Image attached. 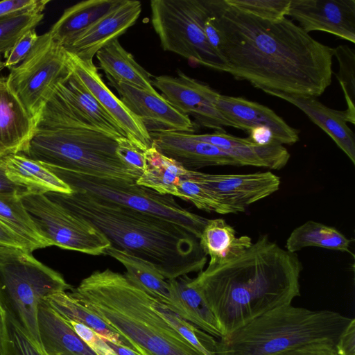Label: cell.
Returning <instances> with one entry per match:
<instances>
[{
  "label": "cell",
  "mask_w": 355,
  "mask_h": 355,
  "mask_svg": "<svg viewBox=\"0 0 355 355\" xmlns=\"http://www.w3.org/2000/svg\"><path fill=\"white\" fill-rule=\"evenodd\" d=\"M225 72L262 89L300 97L322 95L331 85L334 48L286 17L266 20L225 0H210Z\"/></svg>",
  "instance_id": "obj_1"
},
{
  "label": "cell",
  "mask_w": 355,
  "mask_h": 355,
  "mask_svg": "<svg viewBox=\"0 0 355 355\" xmlns=\"http://www.w3.org/2000/svg\"><path fill=\"white\" fill-rule=\"evenodd\" d=\"M302 265L295 253L267 235L234 259L209 265L191 284L215 316L224 336L300 294Z\"/></svg>",
  "instance_id": "obj_2"
},
{
  "label": "cell",
  "mask_w": 355,
  "mask_h": 355,
  "mask_svg": "<svg viewBox=\"0 0 355 355\" xmlns=\"http://www.w3.org/2000/svg\"><path fill=\"white\" fill-rule=\"evenodd\" d=\"M44 194L96 227L111 245L154 266L166 279L199 272L207 262L199 239L165 218L80 191Z\"/></svg>",
  "instance_id": "obj_3"
},
{
  "label": "cell",
  "mask_w": 355,
  "mask_h": 355,
  "mask_svg": "<svg viewBox=\"0 0 355 355\" xmlns=\"http://www.w3.org/2000/svg\"><path fill=\"white\" fill-rule=\"evenodd\" d=\"M35 122L33 134L20 153L31 159L48 167L132 182L142 173L119 157V139L92 125L56 92Z\"/></svg>",
  "instance_id": "obj_4"
},
{
  "label": "cell",
  "mask_w": 355,
  "mask_h": 355,
  "mask_svg": "<svg viewBox=\"0 0 355 355\" xmlns=\"http://www.w3.org/2000/svg\"><path fill=\"white\" fill-rule=\"evenodd\" d=\"M68 292L132 344L141 355H205L157 309L155 301L124 275L96 270Z\"/></svg>",
  "instance_id": "obj_5"
},
{
  "label": "cell",
  "mask_w": 355,
  "mask_h": 355,
  "mask_svg": "<svg viewBox=\"0 0 355 355\" xmlns=\"http://www.w3.org/2000/svg\"><path fill=\"white\" fill-rule=\"evenodd\" d=\"M352 320L334 311L286 305L219 338L216 355H274L311 343L336 345Z\"/></svg>",
  "instance_id": "obj_6"
},
{
  "label": "cell",
  "mask_w": 355,
  "mask_h": 355,
  "mask_svg": "<svg viewBox=\"0 0 355 355\" xmlns=\"http://www.w3.org/2000/svg\"><path fill=\"white\" fill-rule=\"evenodd\" d=\"M71 286L23 248L0 244V304L39 343L37 312L49 295Z\"/></svg>",
  "instance_id": "obj_7"
},
{
  "label": "cell",
  "mask_w": 355,
  "mask_h": 355,
  "mask_svg": "<svg viewBox=\"0 0 355 355\" xmlns=\"http://www.w3.org/2000/svg\"><path fill=\"white\" fill-rule=\"evenodd\" d=\"M150 10L153 27L164 51L225 72L224 59L204 31L209 0H153Z\"/></svg>",
  "instance_id": "obj_8"
},
{
  "label": "cell",
  "mask_w": 355,
  "mask_h": 355,
  "mask_svg": "<svg viewBox=\"0 0 355 355\" xmlns=\"http://www.w3.org/2000/svg\"><path fill=\"white\" fill-rule=\"evenodd\" d=\"M47 167L73 191L154 214L182 226L198 239L209 219L179 205L173 196L122 180L106 179L56 168Z\"/></svg>",
  "instance_id": "obj_9"
},
{
  "label": "cell",
  "mask_w": 355,
  "mask_h": 355,
  "mask_svg": "<svg viewBox=\"0 0 355 355\" xmlns=\"http://www.w3.org/2000/svg\"><path fill=\"white\" fill-rule=\"evenodd\" d=\"M71 73L67 51L49 31L40 35L24 60L10 69V88L34 121L54 94L58 84Z\"/></svg>",
  "instance_id": "obj_10"
},
{
  "label": "cell",
  "mask_w": 355,
  "mask_h": 355,
  "mask_svg": "<svg viewBox=\"0 0 355 355\" xmlns=\"http://www.w3.org/2000/svg\"><path fill=\"white\" fill-rule=\"evenodd\" d=\"M20 200L49 246L97 256L105 254L111 245L96 227L73 215L44 193H27L20 197Z\"/></svg>",
  "instance_id": "obj_11"
},
{
  "label": "cell",
  "mask_w": 355,
  "mask_h": 355,
  "mask_svg": "<svg viewBox=\"0 0 355 355\" xmlns=\"http://www.w3.org/2000/svg\"><path fill=\"white\" fill-rule=\"evenodd\" d=\"M152 83L173 107L184 115L192 116L198 125L217 131H225V127L239 129L216 107L220 94L182 71H178L177 77L156 76Z\"/></svg>",
  "instance_id": "obj_12"
},
{
  "label": "cell",
  "mask_w": 355,
  "mask_h": 355,
  "mask_svg": "<svg viewBox=\"0 0 355 355\" xmlns=\"http://www.w3.org/2000/svg\"><path fill=\"white\" fill-rule=\"evenodd\" d=\"M189 176L209 191L234 214L277 191L280 178L270 171L243 174H210L189 170Z\"/></svg>",
  "instance_id": "obj_13"
},
{
  "label": "cell",
  "mask_w": 355,
  "mask_h": 355,
  "mask_svg": "<svg viewBox=\"0 0 355 355\" xmlns=\"http://www.w3.org/2000/svg\"><path fill=\"white\" fill-rule=\"evenodd\" d=\"M67 51V50H66ZM71 72L117 123L125 137L143 152L153 141L145 125L106 86L93 60H84L67 51Z\"/></svg>",
  "instance_id": "obj_14"
},
{
  "label": "cell",
  "mask_w": 355,
  "mask_h": 355,
  "mask_svg": "<svg viewBox=\"0 0 355 355\" xmlns=\"http://www.w3.org/2000/svg\"><path fill=\"white\" fill-rule=\"evenodd\" d=\"M286 16L307 33L321 31L355 42V0H291Z\"/></svg>",
  "instance_id": "obj_15"
},
{
  "label": "cell",
  "mask_w": 355,
  "mask_h": 355,
  "mask_svg": "<svg viewBox=\"0 0 355 355\" xmlns=\"http://www.w3.org/2000/svg\"><path fill=\"white\" fill-rule=\"evenodd\" d=\"M115 88L121 101L140 119L149 133L159 131H175L193 133L196 124L189 116L173 107L159 93L145 90L108 79Z\"/></svg>",
  "instance_id": "obj_16"
},
{
  "label": "cell",
  "mask_w": 355,
  "mask_h": 355,
  "mask_svg": "<svg viewBox=\"0 0 355 355\" xmlns=\"http://www.w3.org/2000/svg\"><path fill=\"white\" fill-rule=\"evenodd\" d=\"M141 12L140 1L121 0L64 48L82 60H93L100 49L118 39L132 26Z\"/></svg>",
  "instance_id": "obj_17"
},
{
  "label": "cell",
  "mask_w": 355,
  "mask_h": 355,
  "mask_svg": "<svg viewBox=\"0 0 355 355\" xmlns=\"http://www.w3.org/2000/svg\"><path fill=\"white\" fill-rule=\"evenodd\" d=\"M153 146L162 155L190 171L212 166H236L238 162L218 147L191 138L189 133L159 131L150 133Z\"/></svg>",
  "instance_id": "obj_18"
},
{
  "label": "cell",
  "mask_w": 355,
  "mask_h": 355,
  "mask_svg": "<svg viewBox=\"0 0 355 355\" xmlns=\"http://www.w3.org/2000/svg\"><path fill=\"white\" fill-rule=\"evenodd\" d=\"M216 107L240 130L248 131L251 128L266 126L273 132L279 144L292 145L299 140V130L287 124L269 107L243 97L219 94Z\"/></svg>",
  "instance_id": "obj_19"
},
{
  "label": "cell",
  "mask_w": 355,
  "mask_h": 355,
  "mask_svg": "<svg viewBox=\"0 0 355 355\" xmlns=\"http://www.w3.org/2000/svg\"><path fill=\"white\" fill-rule=\"evenodd\" d=\"M191 138L209 143L234 158L239 166H251L279 170L290 159V153L282 145L259 146L249 138H241L217 131L213 134L189 133Z\"/></svg>",
  "instance_id": "obj_20"
},
{
  "label": "cell",
  "mask_w": 355,
  "mask_h": 355,
  "mask_svg": "<svg viewBox=\"0 0 355 355\" xmlns=\"http://www.w3.org/2000/svg\"><path fill=\"white\" fill-rule=\"evenodd\" d=\"M35 122L0 76V157L21 153L31 138Z\"/></svg>",
  "instance_id": "obj_21"
},
{
  "label": "cell",
  "mask_w": 355,
  "mask_h": 355,
  "mask_svg": "<svg viewBox=\"0 0 355 355\" xmlns=\"http://www.w3.org/2000/svg\"><path fill=\"white\" fill-rule=\"evenodd\" d=\"M265 93L278 97L294 105L318 126L322 129L355 164V137L347 125L345 111L331 109L314 97H300L279 92L262 89Z\"/></svg>",
  "instance_id": "obj_22"
},
{
  "label": "cell",
  "mask_w": 355,
  "mask_h": 355,
  "mask_svg": "<svg viewBox=\"0 0 355 355\" xmlns=\"http://www.w3.org/2000/svg\"><path fill=\"white\" fill-rule=\"evenodd\" d=\"M125 268V277L185 320L184 311L168 279L150 263L110 245L105 252Z\"/></svg>",
  "instance_id": "obj_23"
},
{
  "label": "cell",
  "mask_w": 355,
  "mask_h": 355,
  "mask_svg": "<svg viewBox=\"0 0 355 355\" xmlns=\"http://www.w3.org/2000/svg\"><path fill=\"white\" fill-rule=\"evenodd\" d=\"M40 345L46 355H96L44 300L38 307Z\"/></svg>",
  "instance_id": "obj_24"
},
{
  "label": "cell",
  "mask_w": 355,
  "mask_h": 355,
  "mask_svg": "<svg viewBox=\"0 0 355 355\" xmlns=\"http://www.w3.org/2000/svg\"><path fill=\"white\" fill-rule=\"evenodd\" d=\"M2 159L8 178L31 193L69 194L73 192L66 182L37 161L21 153L10 154Z\"/></svg>",
  "instance_id": "obj_25"
},
{
  "label": "cell",
  "mask_w": 355,
  "mask_h": 355,
  "mask_svg": "<svg viewBox=\"0 0 355 355\" xmlns=\"http://www.w3.org/2000/svg\"><path fill=\"white\" fill-rule=\"evenodd\" d=\"M101 69L107 79L124 83L151 94H157L151 76L121 45L118 39L112 41L96 54Z\"/></svg>",
  "instance_id": "obj_26"
},
{
  "label": "cell",
  "mask_w": 355,
  "mask_h": 355,
  "mask_svg": "<svg viewBox=\"0 0 355 355\" xmlns=\"http://www.w3.org/2000/svg\"><path fill=\"white\" fill-rule=\"evenodd\" d=\"M121 0H87L64 10L49 32L64 47L71 44L95 21L118 5Z\"/></svg>",
  "instance_id": "obj_27"
},
{
  "label": "cell",
  "mask_w": 355,
  "mask_h": 355,
  "mask_svg": "<svg viewBox=\"0 0 355 355\" xmlns=\"http://www.w3.org/2000/svg\"><path fill=\"white\" fill-rule=\"evenodd\" d=\"M199 243L210 258L209 265L227 263L241 254L252 244L250 236H237L234 228L223 218L209 219L199 238Z\"/></svg>",
  "instance_id": "obj_28"
},
{
  "label": "cell",
  "mask_w": 355,
  "mask_h": 355,
  "mask_svg": "<svg viewBox=\"0 0 355 355\" xmlns=\"http://www.w3.org/2000/svg\"><path fill=\"white\" fill-rule=\"evenodd\" d=\"M55 92L66 99L94 127L115 138H126L117 123L72 72L58 84Z\"/></svg>",
  "instance_id": "obj_29"
},
{
  "label": "cell",
  "mask_w": 355,
  "mask_h": 355,
  "mask_svg": "<svg viewBox=\"0 0 355 355\" xmlns=\"http://www.w3.org/2000/svg\"><path fill=\"white\" fill-rule=\"evenodd\" d=\"M144 157L145 168L136 183L161 194L178 197V187L188 170L153 146L144 152Z\"/></svg>",
  "instance_id": "obj_30"
},
{
  "label": "cell",
  "mask_w": 355,
  "mask_h": 355,
  "mask_svg": "<svg viewBox=\"0 0 355 355\" xmlns=\"http://www.w3.org/2000/svg\"><path fill=\"white\" fill-rule=\"evenodd\" d=\"M44 300L66 320L81 323L92 329L104 340L128 347L136 352L131 343L121 336L104 320L74 300L68 292L53 293L45 297Z\"/></svg>",
  "instance_id": "obj_31"
},
{
  "label": "cell",
  "mask_w": 355,
  "mask_h": 355,
  "mask_svg": "<svg viewBox=\"0 0 355 355\" xmlns=\"http://www.w3.org/2000/svg\"><path fill=\"white\" fill-rule=\"evenodd\" d=\"M191 281L188 275L168 280L184 311L185 320L213 337H223L215 316Z\"/></svg>",
  "instance_id": "obj_32"
},
{
  "label": "cell",
  "mask_w": 355,
  "mask_h": 355,
  "mask_svg": "<svg viewBox=\"0 0 355 355\" xmlns=\"http://www.w3.org/2000/svg\"><path fill=\"white\" fill-rule=\"evenodd\" d=\"M351 240L336 228L309 220L293 230L286 243V250L296 252L307 247H319L351 253Z\"/></svg>",
  "instance_id": "obj_33"
},
{
  "label": "cell",
  "mask_w": 355,
  "mask_h": 355,
  "mask_svg": "<svg viewBox=\"0 0 355 355\" xmlns=\"http://www.w3.org/2000/svg\"><path fill=\"white\" fill-rule=\"evenodd\" d=\"M0 223L23 240L31 252L49 246L37 231L19 198L0 197Z\"/></svg>",
  "instance_id": "obj_34"
},
{
  "label": "cell",
  "mask_w": 355,
  "mask_h": 355,
  "mask_svg": "<svg viewBox=\"0 0 355 355\" xmlns=\"http://www.w3.org/2000/svg\"><path fill=\"white\" fill-rule=\"evenodd\" d=\"M44 10H33L0 18V55H8L17 42L35 29L44 18Z\"/></svg>",
  "instance_id": "obj_35"
},
{
  "label": "cell",
  "mask_w": 355,
  "mask_h": 355,
  "mask_svg": "<svg viewBox=\"0 0 355 355\" xmlns=\"http://www.w3.org/2000/svg\"><path fill=\"white\" fill-rule=\"evenodd\" d=\"M155 306L168 322L194 347L205 355H216L217 340L156 300Z\"/></svg>",
  "instance_id": "obj_36"
},
{
  "label": "cell",
  "mask_w": 355,
  "mask_h": 355,
  "mask_svg": "<svg viewBox=\"0 0 355 355\" xmlns=\"http://www.w3.org/2000/svg\"><path fill=\"white\" fill-rule=\"evenodd\" d=\"M335 56L339 64L336 78L343 91L347 107L345 110L348 122L355 123V53L347 45L334 48Z\"/></svg>",
  "instance_id": "obj_37"
},
{
  "label": "cell",
  "mask_w": 355,
  "mask_h": 355,
  "mask_svg": "<svg viewBox=\"0 0 355 355\" xmlns=\"http://www.w3.org/2000/svg\"><path fill=\"white\" fill-rule=\"evenodd\" d=\"M0 355H46L39 343L6 314Z\"/></svg>",
  "instance_id": "obj_38"
},
{
  "label": "cell",
  "mask_w": 355,
  "mask_h": 355,
  "mask_svg": "<svg viewBox=\"0 0 355 355\" xmlns=\"http://www.w3.org/2000/svg\"><path fill=\"white\" fill-rule=\"evenodd\" d=\"M178 198L189 201L198 209L220 214H234L233 210L220 201L209 191L191 180L189 170L178 187Z\"/></svg>",
  "instance_id": "obj_39"
},
{
  "label": "cell",
  "mask_w": 355,
  "mask_h": 355,
  "mask_svg": "<svg viewBox=\"0 0 355 355\" xmlns=\"http://www.w3.org/2000/svg\"><path fill=\"white\" fill-rule=\"evenodd\" d=\"M247 13L266 20H278L287 15L291 0H225Z\"/></svg>",
  "instance_id": "obj_40"
},
{
  "label": "cell",
  "mask_w": 355,
  "mask_h": 355,
  "mask_svg": "<svg viewBox=\"0 0 355 355\" xmlns=\"http://www.w3.org/2000/svg\"><path fill=\"white\" fill-rule=\"evenodd\" d=\"M66 320L77 335L96 355H117L107 345L105 340L102 338L92 329L81 323L72 320Z\"/></svg>",
  "instance_id": "obj_41"
},
{
  "label": "cell",
  "mask_w": 355,
  "mask_h": 355,
  "mask_svg": "<svg viewBox=\"0 0 355 355\" xmlns=\"http://www.w3.org/2000/svg\"><path fill=\"white\" fill-rule=\"evenodd\" d=\"M39 35L35 29L26 33L15 44L4 61L5 68L11 69L20 64L34 46Z\"/></svg>",
  "instance_id": "obj_42"
},
{
  "label": "cell",
  "mask_w": 355,
  "mask_h": 355,
  "mask_svg": "<svg viewBox=\"0 0 355 355\" xmlns=\"http://www.w3.org/2000/svg\"><path fill=\"white\" fill-rule=\"evenodd\" d=\"M116 152L125 164L143 172L146 164L144 152L137 148L128 139L122 137L118 139Z\"/></svg>",
  "instance_id": "obj_43"
},
{
  "label": "cell",
  "mask_w": 355,
  "mask_h": 355,
  "mask_svg": "<svg viewBox=\"0 0 355 355\" xmlns=\"http://www.w3.org/2000/svg\"><path fill=\"white\" fill-rule=\"evenodd\" d=\"M49 2V0H4L0 1V18L29 10H44Z\"/></svg>",
  "instance_id": "obj_44"
},
{
  "label": "cell",
  "mask_w": 355,
  "mask_h": 355,
  "mask_svg": "<svg viewBox=\"0 0 355 355\" xmlns=\"http://www.w3.org/2000/svg\"><path fill=\"white\" fill-rule=\"evenodd\" d=\"M274 355H337L335 345L328 342L315 343L291 349Z\"/></svg>",
  "instance_id": "obj_45"
},
{
  "label": "cell",
  "mask_w": 355,
  "mask_h": 355,
  "mask_svg": "<svg viewBox=\"0 0 355 355\" xmlns=\"http://www.w3.org/2000/svg\"><path fill=\"white\" fill-rule=\"evenodd\" d=\"M335 349L337 355H355V320L352 318L340 336Z\"/></svg>",
  "instance_id": "obj_46"
},
{
  "label": "cell",
  "mask_w": 355,
  "mask_h": 355,
  "mask_svg": "<svg viewBox=\"0 0 355 355\" xmlns=\"http://www.w3.org/2000/svg\"><path fill=\"white\" fill-rule=\"evenodd\" d=\"M31 193L26 188L10 180L6 175L2 157H0V197H17Z\"/></svg>",
  "instance_id": "obj_47"
},
{
  "label": "cell",
  "mask_w": 355,
  "mask_h": 355,
  "mask_svg": "<svg viewBox=\"0 0 355 355\" xmlns=\"http://www.w3.org/2000/svg\"><path fill=\"white\" fill-rule=\"evenodd\" d=\"M248 132L250 135L248 138L257 145H279L275 141L272 131L266 126L253 127Z\"/></svg>",
  "instance_id": "obj_48"
},
{
  "label": "cell",
  "mask_w": 355,
  "mask_h": 355,
  "mask_svg": "<svg viewBox=\"0 0 355 355\" xmlns=\"http://www.w3.org/2000/svg\"><path fill=\"white\" fill-rule=\"evenodd\" d=\"M0 244L21 248L31 252L28 246L23 240L1 223Z\"/></svg>",
  "instance_id": "obj_49"
},
{
  "label": "cell",
  "mask_w": 355,
  "mask_h": 355,
  "mask_svg": "<svg viewBox=\"0 0 355 355\" xmlns=\"http://www.w3.org/2000/svg\"><path fill=\"white\" fill-rule=\"evenodd\" d=\"M105 341L117 355H141L128 347L110 343L106 340Z\"/></svg>",
  "instance_id": "obj_50"
},
{
  "label": "cell",
  "mask_w": 355,
  "mask_h": 355,
  "mask_svg": "<svg viewBox=\"0 0 355 355\" xmlns=\"http://www.w3.org/2000/svg\"><path fill=\"white\" fill-rule=\"evenodd\" d=\"M6 324V313L0 304V352L2 336Z\"/></svg>",
  "instance_id": "obj_51"
},
{
  "label": "cell",
  "mask_w": 355,
  "mask_h": 355,
  "mask_svg": "<svg viewBox=\"0 0 355 355\" xmlns=\"http://www.w3.org/2000/svg\"><path fill=\"white\" fill-rule=\"evenodd\" d=\"M5 67H4V62L3 61H1L0 60V71L4 69Z\"/></svg>",
  "instance_id": "obj_52"
}]
</instances>
